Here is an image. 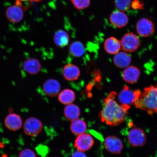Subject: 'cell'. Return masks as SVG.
Wrapping results in <instances>:
<instances>
[{
	"mask_svg": "<svg viewBox=\"0 0 157 157\" xmlns=\"http://www.w3.org/2000/svg\"><path fill=\"white\" fill-rule=\"evenodd\" d=\"M117 93L112 92L103 101V106L99 113L103 122L112 126H117L125 121L130 106L120 105L115 101Z\"/></svg>",
	"mask_w": 157,
	"mask_h": 157,
	"instance_id": "cell-1",
	"label": "cell"
},
{
	"mask_svg": "<svg viewBox=\"0 0 157 157\" xmlns=\"http://www.w3.org/2000/svg\"><path fill=\"white\" fill-rule=\"evenodd\" d=\"M135 107L151 115L157 113V83L155 86L146 87L143 91L137 90Z\"/></svg>",
	"mask_w": 157,
	"mask_h": 157,
	"instance_id": "cell-2",
	"label": "cell"
},
{
	"mask_svg": "<svg viewBox=\"0 0 157 157\" xmlns=\"http://www.w3.org/2000/svg\"><path fill=\"white\" fill-rule=\"evenodd\" d=\"M121 43V48L124 52L127 53L135 52L140 44L138 36L132 32L127 33L124 35Z\"/></svg>",
	"mask_w": 157,
	"mask_h": 157,
	"instance_id": "cell-3",
	"label": "cell"
},
{
	"mask_svg": "<svg viewBox=\"0 0 157 157\" xmlns=\"http://www.w3.org/2000/svg\"><path fill=\"white\" fill-rule=\"evenodd\" d=\"M127 138L129 144L133 147H142L146 142V134L139 128H133L130 129L128 133Z\"/></svg>",
	"mask_w": 157,
	"mask_h": 157,
	"instance_id": "cell-4",
	"label": "cell"
},
{
	"mask_svg": "<svg viewBox=\"0 0 157 157\" xmlns=\"http://www.w3.org/2000/svg\"><path fill=\"white\" fill-rule=\"evenodd\" d=\"M43 124L39 119L34 117L29 118L25 121L23 126L24 132L27 135L35 136L42 131Z\"/></svg>",
	"mask_w": 157,
	"mask_h": 157,
	"instance_id": "cell-5",
	"label": "cell"
},
{
	"mask_svg": "<svg viewBox=\"0 0 157 157\" xmlns=\"http://www.w3.org/2000/svg\"><path fill=\"white\" fill-rule=\"evenodd\" d=\"M6 18L10 22L17 23L22 20L24 16V9L21 4L16 3L15 5L10 6L6 11Z\"/></svg>",
	"mask_w": 157,
	"mask_h": 157,
	"instance_id": "cell-6",
	"label": "cell"
},
{
	"mask_svg": "<svg viewBox=\"0 0 157 157\" xmlns=\"http://www.w3.org/2000/svg\"><path fill=\"white\" fill-rule=\"evenodd\" d=\"M136 30L137 34L140 36L144 38L148 37L154 33V25L150 20L143 18L137 21L136 25Z\"/></svg>",
	"mask_w": 157,
	"mask_h": 157,
	"instance_id": "cell-7",
	"label": "cell"
},
{
	"mask_svg": "<svg viewBox=\"0 0 157 157\" xmlns=\"http://www.w3.org/2000/svg\"><path fill=\"white\" fill-rule=\"evenodd\" d=\"M94 143V138L91 135L84 133L78 135L75 141L74 145L78 151L83 152L91 149Z\"/></svg>",
	"mask_w": 157,
	"mask_h": 157,
	"instance_id": "cell-8",
	"label": "cell"
},
{
	"mask_svg": "<svg viewBox=\"0 0 157 157\" xmlns=\"http://www.w3.org/2000/svg\"><path fill=\"white\" fill-rule=\"evenodd\" d=\"M104 144L108 151L113 154H120L123 148L122 141L118 137L111 136L105 139Z\"/></svg>",
	"mask_w": 157,
	"mask_h": 157,
	"instance_id": "cell-9",
	"label": "cell"
},
{
	"mask_svg": "<svg viewBox=\"0 0 157 157\" xmlns=\"http://www.w3.org/2000/svg\"><path fill=\"white\" fill-rule=\"evenodd\" d=\"M137 97V90L129 89L128 86H125L118 95V99L121 105L129 106L134 104Z\"/></svg>",
	"mask_w": 157,
	"mask_h": 157,
	"instance_id": "cell-10",
	"label": "cell"
},
{
	"mask_svg": "<svg viewBox=\"0 0 157 157\" xmlns=\"http://www.w3.org/2000/svg\"><path fill=\"white\" fill-rule=\"evenodd\" d=\"M109 19L111 24L118 28L126 26L129 21L128 16L124 12L119 10L113 12L110 15Z\"/></svg>",
	"mask_w": 157,
	"mask_h": 157,
	"instance_id": "cell-11",
	"label": "cell"
},
{
	"mask_svg": "<svg viewBox=\"0 0 157 157\" xmlns=\"http://www.w3.org/2000/svg\"><path fill=\"white\" fill-rule=\"evenodd\" d=\"M44 93L49 97H54L59 95L61 89L60 84L54 78L47 80L43 85Z\"/></svg>",
	"mask_w": 157,
	"mask_h": 157,
	"instance_id": "cell-12",
	"label": "cell"
},
{
	"mask_svg": "<svg viewBox=\"0 0 157 157\" xmlns=\"http://www.w3.org/2000/svg\"><path fill=\"white\" fill-rule=\"evenodd\" d=\"M140 70L133 66H129L125 68L122 73V78L127 83L133 84L136 83L140 77Z\"/></svg>",
	"mask_w": 157,
	"mask_h": 157,
	"instance_id": "cell-13",
	"label": "cell"
},
{
	"mask_svg": "<svg viewBox=\"0 0 157 157\" xmlns=\"http://www.w3.org/2000/svg\"><path fill=\"white\" fill-rule=\"evenodd\" d=\"M23 70L29 74H36L40 72L41 69V64L37 59L34 58H29L25 60L23 64Z\"/></svg>",
	"mask_w": 157,
	"mask_h": 157,
	"instance_id": "cell-14",
	"label": "cell"
},
{
	"mask_svg": "<svg viewBox=\"0 0 157 157\" xmlns=\"http://www.w3.org/2000/svg\"><path fill=\"white\" fill-rule=\"evenodd\" d=\"M6 127L12 131L19 130L22 126V121L20 117L15 113L10 114L5 121Z\"/></svg>",
	"mask_w": 157,
	"mask_h": 157,
	"instance_id": "cell-15",
	"label": "cell"
},
{
	"mask_svg": "<svg viewBox=\"0 0 157 157\" xmlns=\"http://www.w3.org/2000/svg\"><path fill=\"white\" fill-rule=\"evenodd\" d=\"M62 72L64 78L70 81L78 79L80 73L79 68L72 64H68L65 66Z\"/></svg>",
	"mask_w": 157,
	"mask_h": 157,
	"instance_id": "cell-16",
	"label": "cell"
},
{
	"mask_svg": "<svg viewBox=\"0 0 157 157\" xmlns=\"http://www.w3.org/2000/svg\"><path fill=\"white\" fill-rule=\"evenodd\" d=\"M115 55L113 57V63L117 67L126 68L130 66L131 58L127 52H119Z\"/></svg>",
	"mask_w": 157,
	"mask_h": 157,
	"instance_id": "cell-17",
	"label": "cell"
},
{
	"mask_svg": "<svg viewBox=\"0 0 157 157\" xmlns=\"http://www.w3.org/2000/svg\"><path fill=\"white\" fill-rule=\"evenodd\" d=\"M104 48L108 53L115 55L119 52L121 50V41L115 37H110L105 41L104 44Z\"/></svg>",
	"mask_w": 157,
	"mask_h": 157,
	"instance_id": "cell-18",
	"label": "cell"
},
{
	"mask_svg": "<svg viewBox=\"0 0 157 157\" xmlns=\"http://www.w3.org/2000/svg\"><path fill=\"white\" fill-rule=\"evenodd\" d=\"M54 40L57 46L63 48L68 44L70 37L66 31L62 29H59L55 33Z\"/></svg>",
	"mask_w": 157,
	"mask_h": 157,
	"instance_id": "cell-19",
	"label": "cell"
},
{
	"mask_svg": "<svg viewBox=\"0 0 157 157\" xmlns=\"http://www.w3.org/2000/svg\"><path fill=\"white\" fill-rule=\"evenodd\" d=\"M80 114L79 108L74 104H71L67 105L64 109L65 117L70 121H72L78 119Z\"/></svg>",
	"mask_w": 157,
	"mask_h": 157,
	"instance_id": "cell-20",
	"label": "cell"
},
{
	"mask_svg": "<svg viewBox=\"0 0 157 157\" xmlns=\"http://www.w3.org/2000/svg\"><path fill=\"white\" fill-rule=\"evenodd\" d=\"M87 128V124L83 120L77 119L72 121L70 130L74 134L78 135L85 132Z\"/></svg>",
	"mask_w": 157,
	"mask_h": 157,
	"instance_id": "cell-21",
	"label": "cell"
},
{
	"mask_svg": "<svg viewBox=\"0 0 157 157\" xmlns=\"http://www.w3.org/2000/svg\"><path fill=\"white\" fill-rule=\"evenodd\" d=\"M75 98V94L71 90H63L59 94L58 100L63 105H68L72 104Z\"/></svg>",
	"mask_w": 157,
	"mask_h": 157,
	"instance_id": "cell-22",
	"label": "cell"
},
{
	"mask_svg": "<svg viewBox=\"0 0 157 157\" xmlns=\"http://www.w3.org/2000/svg\"><path fill=\"white\" fill-rule=\"evenodd\" d=\"M70 54L75 57H80L85 52L84 45L79 41H75L72 43L69 47Z\"/></svg>",
	"mask_w": 157,
	"mask_h": 157,
	"instance_id": "cell-23",
	"label": "cell"
},
{
	"mask_svg": "<svg viewBox=\"0 0 157 157\" xmlns=\"http://www.w3.org/2000/svg\"><path fill=\"white\" fill-rule=\"evenodd\" d=\"M132 2V0H114V3L118 10L126 12L130 9Z\"/></svg>",
	"mask_w": 157,
	"mask_h": 157,
	"instance_id": "cell-24",
	"label": "cell"
},
{
	"mask_svg": "<svg viewBox=\"0 0 157 157\" xmlns=\"http://www.w3.org/2000/svg\"><path fill=\"white\" fill-rule=\"evenodd\" d=\"M75 8L78 10L87 8L91 4V0H71Z\"/></svg>",
	"mask_w": 157,
	"mask_h": 157,
	"instance_id": "cell-25",
	"label": "cell"
},
{
	"mask_svg": "<svg viewBox=\"0 0 157 157\" xmlns=\"http://www.w3.org/2000/svg\"><path fill=\"white\" fill-rule=\"evenodd\" d=\"M19 157H36L33 151L29 149H25L21 151L19 155Z\"/></svg>",
	"mask_w": 157,
	"mask_h": 157,
	"instance_id": "cell-26",
	"label": "cell"
},
{
	"mask_svg": "<svg viewBox=\"0 0 157 157\" xmlns=\"http://www.w3.org/2000/svg\"><path fill=\"white\" fill-rule=\"evenodd\" d=\"M144 3L140 0L132 1V4H131V7L134 9L143 10L144 9Z\"/></svg>",
	"mask_w": 157,
	"mask_h": 157,
	"instance_id": "cell-27",
	"label": "cell"
},
{
	"mask_svg": "<svg viewBox=\"0 0 157 157\" xmlns=\"http://www.w3.org/2000/svg\"><path fill=\"white\" fill-rule=\"evenodd\" d=\"M71 157H87V156L83 152L78 151H77L75 152Z\"/></svg>",
	"mask_w": 157,
	"mask_h": 157,
	"instance_id": "cell-28",
	"label": "cell"
},
{
	"mask_svg": "<svg viewBox=\"0 0 157 157\" xmlns=\"http://www.w3.org/2000/svg\"><path fill=\"white\" fill-rule=\"evenodd\" d=\"M20 2H40L43 1V0H17Z\"/></svg>",
	"mask_w": 157,
	"mask_h": 157,
	"instance_id": "cell-29",
	"label": "cell"
},
{
	"mask_svg": "<svg viewBox=\"0 0 157 157\" xmlns=\"http://www.w3.org/2000/svg\"><path fill=\"white\" fill-rule=\"evenodd\" d=\"M2 157H6V156L5 155V156H4V155H3Z\"/></svg>",
	"mask_w": 157,
	"mask_h": 157,
	"instance_id": "cell-30",
	"label": "cell"
}]
</instances>
